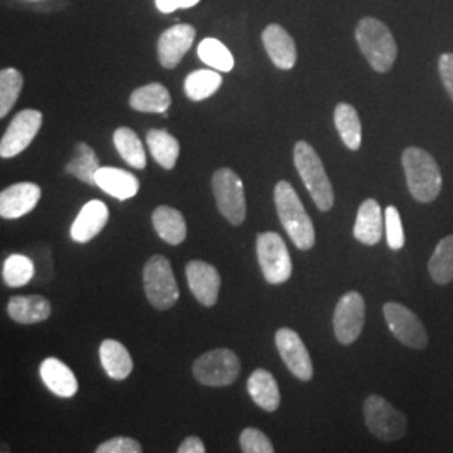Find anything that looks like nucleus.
<instances>
[{"mask_svg": "<svg viewBox=\"0 0 453 453\" xmlns=\"http://www.w3.org/2000/svg\"><path fill=\"white\" fill-rule=\"evenodd\" d=\"M97 453H142L143 447L138 440L130 437H114L96 449Z\"/></svg>", "mask_w": 453, "mask_h": 453, "instance_id": "obj_38", "label": "nucleus"}, {"mask_svg": "<svg viewBox=\"0 0 453 453\" xmlns=\"http://www.w3.org/2000/svg\"><path fill=\"white\" fill-rule=\"evenodd\" d=\"M355 239L365 245H376L383 237V211L376 200L368 198L361 203L355 222Z\"/></svg>", "mask_w": 453, "mask_h": 453, "instance_id": "obj_21", "label": "nucleus"}, {"mask_svg": "<svg viewBox=\"0 0 453 453\" xmlns=\"http://www.w3.org/2000/svg\"><path fill=\"white\" fill-rule=\"evenodd\" d=\"M275 346L279 355L289 372L301 381H311L314 376L312 361L309 357L308 348L301 340V336L289 327H280L275 333Z\"/></svg>", "mask_w": 453, "mask_h": 453, "instance_id": "obj_13", "label": "nucleus"}, {"mask_svg": "<svg viewBox=\"0 0 453 453\" xmlns=\"http://www.w3.org/2000/svg\"><path fill=\"white\" fill-rule=\"evenodd\" d=\"M428 271L432 279L445 286L453 280V235H449L438 242L434 256L428 262Z\"/></svg>", "mask_w": 453, "mask_h": 453, "instance_id": "obj_32", "label": "nucleus"}, {"mask_svg": "<svg viewBox=\"0 0 453 453\" xmlns=\"http://www.w3.org/2000/svg\"><path fill=\"white\" fill-rule=\"evenodd\" d=\"M180 453H203L205 452V445L198 437L185 438L179 447Z\"/></svg>", "mask_w": 453, "mask_h": 453, "instance_id": "obj_41", "label": "nucleus"}, {"mask_svg": "<svg viewBox=\"0 0 453 453\" xmlns=\"http://www.w3.org/2000/svg\"><path fill=\"white\" fill-rule=\"evenodd\" d=\"M187 282L195 296V299L205 306H215L220 291V274L219 271L203 260H192L187 264Z\"/></svg>", "mask_w": 453, "mask_h": 453, "instance_id": "obj_14", "label": "nucleus"}, {"mask_svg": "<svg viewBox=\"0 0 453 453\" xmlns=\"http://www.w3.org/2000/svg\"><path fill=\"white\" fill-rule=\"evenodd\" d=\"M211 188L219 211L232 226H242L247 217V202L241 177L230 168H220L211 177Z\"/></svg>", "mask_w": 453, "mask_h": 453, "instance_id": "obj_7", "label": "nucleus"}, {"mask_svg": "<svg viewBox=\"0 0 453 453\" xmlns=\"http://www.w3.org/2000/svg\"><path fill=\"white\" fill-rule=\"evenodd\" d=\"M357 48L376 73H388L398 56V46L388 26L374 17H363L357 22Z\"/></svg>", "mask_w": 453, "mask_h": 453, "instance_id": "obj_2", "label": "nucleus"}, {"mask_svg": "<svg viewBox=\"0 0 453 453\" xmlns=\"http://www.w3.org/2000/svg\"><path fill=\"white\" fill-rule=\"evenodd\" d=\"M385 319L393 336L413 349H423L428 344V336L420 318L398 303H387L383 308Z\"/></svg>", "mask_w": 453, "mask_h": 453, "instance_id": "obj_11", "label": "nucleus"}, {"mask_svg": "<svg viewBox=\"0 0 453 453\" xmlns=\"http://www.w3.org/2000/svg\"><path fill=\"white\" fill-rule=\"evenodd\" d=\"M145 294L153 308L166 311L179 301L180 291L170 260L163 256L150 257L143 269Z\"/></svg>", "mask_w": 453, "mask_h": 453, "instance_id": "obj_5", "label": "nucleus"}, {"mask_svg": "<svg viewBox=\"0 0 453 453\" xmlns=\"http://www.w3.org/2000/svg\"><path fill=\"white\" fill-rule=\"evenodd\" d=\"M172 104L168 89L160 82H150L131 93L130 106L142 113H166Z\"/></svg>", "mask_w": 453, "mask_h": 453, "instance_id": "obj_26", "label": "nucleus"}, {"mask_svg": "<svg viewBox=\"0 0 453 453\" xmlns=\"http://www.w3.org/2000/svg\"><path fill=\"white\" fill-rule=\"evenodd\" d=\"M257 259L264 279L269 284L277 286L291 279V254L277 232H262L257 235Z\"/></svg>", "mask_w": 453, "mask_h": 453, "instance_id": "obj_8", "label": "nucleus"}, {"mask_svg": "<svg viewBox=\"0 0 453 453\" xmlns=\"http://www.w3.org/2000/svg\"><path fill=\"white\" fill-rule=\"evenodd\" d=\"M146 145L151 157L165 170H173L180 155V143L166 130H150L146 134Z\"/></svg>", "mask_w": 453, "mask_h": 453, "instance_id": "obj_27", "label": "nucleus"}, {"mask_svg": "<svg viewBox=\"0 0 453 453\" xmlns=\"http://www.w3.org/2000/svg\"><path fill=\"white\" fill-rule=\"evenodd\" d=\"M247 391L256 405L265 411H275L280 405V393L274 376L267 370H256L247 381Z\"/></svg>", "mask_w": 453, "mask_h": 453, "instance_id": "obj_25", "label": "nucleus"}, {"mask_svg": "<svg viewBox=\"0 0 453 453\" xmlns=\"http://www.w3.org/2000/svg\"><path fill=\"white\" fill-rule=\"evenodd\" d=\"M198 2L200 0H155V5L163 14H172L177 9H190Z\"/></svg>", "mask_w": 453, "mask_h": 453, "instance_id": "obj_40", "label": "nucleus"}, {"mask_svg": "<svg viewBox=\"0 0 453 453\" xmlns=\"http://www.w3.org/2000/svg\"><path fill=\"white\" fill-rule=\"evenodd\" d=\"M274 202L279 220L289 234L294 245L301 250H309L316 242V230L299 195L289 181L280 180L275 185Z\"/></svg>", "mask_w": 453, "mask_h": 453, "instance_id": "obj_1", "label": "nucleus"}, {"mask_svg": "<svg viewBox=\"0 0 453 453\" xmlns=\"http://www.w3.org/2000/svg\"><path fill=\"white\" fill-rule=\"evenodd\" d=\"M262 44L267 50L275 67L282 71H291L297 61L296 42L282 26L271 24L262 33Z\"/></svg>", "mask_w": 453, "mask_h": 453, "instance_id": "obj_17", "label": "nucleus"}, {"mask_svg": "<svg viewBox=\"0 0 453 453\" xmlns=\"http://www.w3.org/2000/svg\"><path fill=\"white\" fill-rule=\"evenodd\" d=\"M114 148L118 150L119 157L136 170H145L146 153L140 136L131 128H118L113 134Z\"/></svg>", "mask_w": 453, "mask_h": 453, "instance_id": "obj_30", "label": "nucleus"}, {"mask_svg": "<svg viewBox=\"0 0 453 453\" xmlns=\"http://www.w3.org/2000/svg\"><path fill=\"white\" fill-rule=\"evenodd\" d=\"M196 31L190 24H179L166 29L158 39V61L165 69H173L194 46Z\"/></svg>", "mask_w": 453, "mask_h": 453, "instance_id": "obj_15", "label": "nucleus"}, {"mask_svg": "<svg viewBox=\"0 0 453 453\" xmlns=\"http://www.w3.org/2000/svg\"><path fill=\"white\" fill-rule=\"evenodd\" d=\"M151 222L160 239L170 245H180L187 239L185 219L181 211L170 205H160L158 209H155Z\"/></svg>", "mask_w": 453, "mask_h": 453, "instance_id": "obj_24", "label": "nucleus"}, {"mask_svg": "<svg viewBox=\"0 0 453 453\" xmlns=\"http://www.w3.org/2000/svg\"><path fill=\"white\" fill-rule=\"evenodd\" d=\"M39 374L46 388L61 398H73L78 393V380L74 372L58 357H48L41 363Z\"/></svg>", "mask_w": 453, "mask_h": 453, "instance_id": "obj_19", "label": "nucleus"}, {"mask_svg": "<svg viewBox=\"0 0 453 453\" xmlns=\"http://www.w3.org/2000/svg\"><path fill=\"white\" fill-rule=\"evenodd\" d=\"M294 165L316 207L321 211H331L334 205L333 185L319 155L308 142H297L294 146Z\"/></svg>", "mask_w": 453, "mask_h": 453, "instance_id": "obj_4", "label": "nucleus"}, {"mask_svg": "<svg viewBox=\"0 0 453 453\" xmlns=\"http://www.w3.org/2000/svg\"><path fill=\"white\" fill-rule=\"evenodd\" d=\"M366 316V304L363 296L357 291L344 294L334 309L333 326L341 344H353L359 338Z\"/></svg>", "mask_w": 453, "mask_h": 453, "instance_id": "obj_10", "label": "nucleus"}, {"mask_svg": "<svg viewBox=\"0 0 453 453\" xmlns=\"http://www.w3.org/2000/svg\"><path fill=\"white\" fill-rule=\"evenodd\" d=\"M334 125L340 133L342 143L349 150L357 151L361 146V121L357 108H353L348 103H340L334 110Z\"/></svg>", "mask_w": 453, "mask_h": 453, "instance_id": "obj_29", "label": "nucleus"}, {"mask_svg": "<svg viewBox=\"0 0 453 453\" xmlns=\"http://www.w3.org/2000/svg\"><path fill=\"white\" fill-rule=\"evenodd\" d=\"M35 274L33 259L27 256L12 254L2 264V279L9 288H22L29 284Z\"/></svg>", "mask_w": 453, "mask_h": 453, "instance_id": "obj_33", "label": "nucleus"}, {"mask_svg": "<svg viewBox=\"0 0 453 453\" xmlns=\"http://www.w3.org/2000/svg\"><path fill=\"white\" fill-rule=\"evenodd\" d=\"M438 73L441 82L453 101V52H445L438 59Z\"/></svg>", "mask_w": 453, "mask_h": 453, "instance_id": "obj_39", "label": "nucleus"}, {"mask_svg": "<svg viewBox=\"0 0 453 453\" xmlns=\"http://www.w3.org/2000/svg\"><path fill=\"white\" fill-rule=\"evenodd\" d=\"M22 74L14 67H5L0 73V118H5L14 108L22 91Z\"/></svg>", "mask_w": 453, "mask_h": 453, "instance_id": "obj_35", "label": "nucleus"}, {"mask_svg": "<svg viewBox=\"0 0 453 453\" xmlns=\"http://www.w3.org/2000/svg\"><path fill=\"white\" fill-rule=\"evenodd\" d=\"M222 86V76L211 69H198L185 80V95L192 101H203L213 96Z\"/></svg>", "mask_w": 453, "mask_h": 453, "instance_id": "obj_31", "label": "nucleus"}, {"mask_svg": "<svg viewBox=\"0 0 453 453\" xmlns=\"http://www.w3.org/2000/svg\"><path fill=\"white\" fill-rule=\"evenodd\" d=\"M11 319L19 324H37L50 318V303L42 296H14L7 304Z\"/></svg>", "mask_w": 453, "mask_h": 453, "instance_id": "obj_22", "label": "nucleus"}, {"mask_svg": "<svg viewBox=\"0 0 453 453\" xmlns=\"http://www.w3.org/2000/svg\"><path fill=\"white\" fill-rule=\"evenodd\" d=\"M406 185L415 200L430 203L441 192V173L435 158L418 146H410L402 157Z\"/></svg>", "mask_w": 453, "mask_h": 453, "instance_id": "obj_3", "label": "nucleus"}, {"mask_svg": "<svg viewBox=\"0 0 453 453\" xmlns=\"http://www.w3.org/2000/svg\"><path fill=\"white\" fill-rule=\"evenodd\" d=\"M365 420L368 430L381 441H395L406 434L405 415L378 395L366 398Z\"/></svg>", "mask_w": 453, "mask_h": 453, "instance_id": "obj_9", "label": "nucleus"}, {"mask_svg": "<svg viewBox=\"0 0 453 453\" xmlns=\"http://www.w3.org/2000/svg\"><path fill=\"white\" fill-rule=\"evenodd\" d=\"M241 374L239 357L226 349L219 348L207 351L194 363L195 380L205 387L222 388L235 383Z\"/></svg>", "mask_w": 453, "mask_h": 453, "instance_id": "obj_6", "label": "nucleus"}, {"mask_svg": "<svg viewBox=\"0 0 453 453\" xmlns=\"http://www.w3.org/2000/svg\"><path fill=\"white\" fill-rule=\"evenodd\" d=\"M26 2H42V0H26Z\"/></svg>", "mask_w": 453, "mask_h": 453, "instance_id": "obj_42", "label": "nucleus"}, {"mask_svg": "<svg viewBox=\"0 0 453 453\" xmlns=\"http://www.w3.org/2000/svg\"><path fill=\"white\" fill-rule=\"evenodd\" d=\"M110 219V211L104 202L91 200L82 205L81 211L71 226V239L74 242L86 243L93 241L104 228Z\"/></svg>", "mask_w": 453, "mask_h": 453, "instance_id": "obj_18", "label": "nucleus"}, {"mask_svg": "<svg viewBox=\"0 0 453 453\" xmlns=\"http://www.w3.org/2000/svg\"><path fill=\"white\" fill-rule=\"evenodd\" d=\"M42 113L37 110H24L16 114L0 142V157L14 158L31 145L41 130Z\"/></svg>", "mask_w": 453, "mask_h": 453, "instance_id": "obj_12", "label": "nucleus"}, {"mask_svg": "<svg viewBox=\"0 0 453 453\" xmlns=\"http://www.w3.org/2000/svg\"><path fill=\"white\" fill-rule=\"evenodd\" d=\"M96 187L104 194L114 196L119 202L130 200L140 190L138 179L121 168L113 166H101L96 173Z\"/></svg>", "mask_w": 453, "mask_h": 453, "instance_id": "obj_20", "label": "nucleus"}, {"mask_svg": "<svg viewBox=\"0 0 453 453\" xmlns=\"http://www.w3.org/2000/svg\"><path fill=\"white\" fill-rule=\"evenodd\" d=\"M99 359L106 374L114 381L127 380L133 372L131 355L119 341H103L99 346Z\"/></svg>", "mask_w": 453, "mask_h": 453, "instance_id": "obj_23", "label": "nucleus"}, {"mask_svg": "<svg viewBox=\"0 0 453 453\" xmlns=\"http://www.w3.org/2000/svg\"><path fill=\"white\" fill-rule=\"evenodd\" d=\"M101 168L96 153L88 143H78L74 146V155L71 162L65 165V173L81 180L82 183L96 187V173Z\"/></svg>", "mask_w": 453, "mask_h": 453, "instance_id": "obj_28", "label": "nucleus"}, {"mask_svg": "<svg viewBox=\"0 0 453 453\" xmlns=\"http://www.w3.org/2000/svg\"><path fill=\"white\" fill-rule=\"evenodd\" d=\"M241 449L245 453H273V441L257 428H245L239 438Z\"/></svg>", "mask_w": 453, "mask_h": 453, "instance_id": "obj_37", "label": "nucleus"}, {"mask_svg": "<svg viewBox=\"0 0 453 453\" xmlns=\"http://www.w3.org/2000/svg\"><path fill=\"white\" fill-rule=\"evenodd\" d=\"M385 226H387V242L391 250H400L405 245V232L400 211L395 207L385 211Z\"/></svg>", "mask_w": 453, "mask_h": 453, "instance_id": "obj_36", "label": "nucleus"}, {"mask_svg": "<svg viewBox=\"0 0 453 453\" xmlns=\"http://www.w3.org/2000/svg\"><path fill=\"white\" fill-rule=\"evenodd\" d=\"M198 58L215 71L228 73L234 67L232 52L226 49V44H222V41L213 37H207L198 44Z\"/></svg>", "mask_w": 453, "mask_h": 453, "instance_id": "obj_34", "label": "nucleus"}, {"mask_svg": "<svg viewBox=\"0 0 453 453\" xmlns=\"http://www.w3.org/2000/svg\"><path fill=\"white\" fill-rule=\"evenodd\" d=\"M41 195V187L31 181H22L7 187L0 194V217L14 220L31 213L39 203Z\"/></svg>", "mask_w": 453, "mask_h": 453, "instance_id": "obj_16", "label": "nucleus"}]
</instances>
